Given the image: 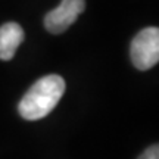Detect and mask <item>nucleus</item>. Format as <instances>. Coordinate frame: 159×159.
<instances>
[{"mask_svg": "<svg viewBox=\"0 0 159 159\" xmlns=\"http://www.w3.org/2000/svg\"><path fill=\"white\" fill-rule=\"evenodd\" d=\"M65 87V81L59 75L41 77L19 102V115L27 121H37L47 116L62 99Z\"/></svg>", "mask_w": 159, "mask_h": 159, "instance_id": "f257e3e1", "label": "nucleus"}, {"mask_svg": "<svg viewBox=\"0 0 159 159\" xmlns=\"http://www.w3.org/2000/svg\"><path fill=\"white\" fill-rule=\"evenodd\" d=\"M131 61L140 71L153 68L159 61V30L148 27L134 37L130 47Z\"/></svg>", "mask_w": 159, "mask_h": 159, "instance_id": "f03ea898", "label": "nucleus"}, {"mask_svg": "<svg viewBox=\"0 0 159 159\" xmlns=\"http://www.w3.org/2000/svg\"><path fill=\"white\" fill-rule=\"evenodd\" d=\"M84 9L85 0H62L56 9L44 16V27L52 34H61L77 21Z\"/></svg>", "mask_w": 159, "mask_h": 159, "instance_id": "7ed1b4c3", "label": "nucleus"}, {"mask_svg": "<svg viewBox=\"0 0 159 159\" xmlns=\"http://www.w3.org/2000/svg\"><path fill=\"white\" fill-rule=\"evenodd\" d=\"M24 41V30L16 22H6L0 27V59L11 61Z\"/></svg>", "mask_w": 159, "mask_h": 159, "instance_id": "20e7f679", "label": "nucleus"}, {"mask_svg": "<svg viewBox=\"0 0 159 159\" xmlns=\"http://www.w3.org/2000/svg\"><path fill=\"white\" fill-rule=\"evenodd\" d=\"M139 159H159V148H158V144H153V146L148 148L142 155H140V158Z\"/></svg>", "mask_w": 159, "mask_h": 159, "instance_id": "39448f33", "label": "nucleus"}]
</instances>
